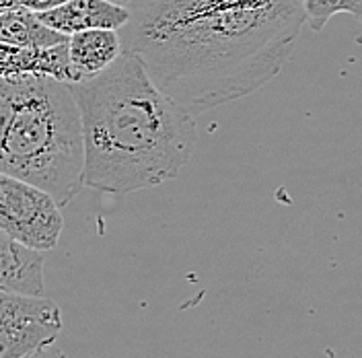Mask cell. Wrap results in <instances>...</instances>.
Segmentation results:
<instances>
[{
  "label": "cell",
  "instance_id": "1",
  "mask_svg": "<svg viewBox=\"0 0 362 358\" xmlns=\"http://www.w3.org/2000/svg\"><path fill=\"white\" fill-rule=\"evenodd\" d=\"M122 54L194 117L247 97L298 44L300 0H130Z\"/></svg>",
  "mask_w": 362,
  "mask_h": 358
},
{
  "label": "cell",
  "instance_id": "2",
  "mask_svg": "<svg viewBox=\"0 0 362 358\" xmlns=\"http://www.w3.org/2000/svg\"><path fill=\"white\" fill-rule=\"evenodd\" d=\"M68 87L81 117L85 187L126 196L177 178L194 157L196 117L132 56L119 54L99 74Z\"/></svg>",
  "mask_w": 362,
  "mask_h": 358
},
{
  "label": "cell",
  "instance_id": "3",
  "mask_svg": "<svg viewBox=\"0 0 362 358\" xmlns=\"http://www.w3.org/2000/svg\"><path fill=\"white\" fill-rule=\"evenodd\" d=\"M83 169L81 117L68 83L0 76V173L44 190L64 208L85 187Z\"/></svg>",
  "mask_w": 362,
  "mask_h": 358
},
{
  "label": "cell",
  "instance_id": "4",
  "mask_svg": "<svg viewBox=\"0 0 362 358\" xmlns=\"http://www.w3.org/2000/svg\"><path fill=\"white\" fill-rule=\"evenodd\" d=\"M64 229L62 208L44 190L0 173V231L23 246L52 251Z\"/></svg>",
  "mask_w": 362,
  "mask_h": 358
},
{
  "label": "cell",
  "instance_id": "5",
  "mask_svg": "<svg viewBox=\"0 0 362 358\" xmlns=\"http://www.w3.org/2000/svg\"><path fill=\"white\" fill-rule=\"evenodd\" d=\"M62 330L60 307L44 296L0 291V358H21L56 342Z\"/></svg>",
  "mask_w": 362,
  "mask_h": 358
},
{
  "label": "cell",
  "instance_id": "6",
  "mask_svg": "<svg viewBox=\"0 0 362 358\" xmlns=\"http://www.w3.org/2000/svg\"><path fill=\"white\" fill-rule=\"evenodd\" d=\"M40 21L49 29L72 35L87 29H122L128 21V8L117 6L107 0H68L64 4L37 13Z\"/></svg>",
  "mask_w": 362,
  "mask_h": 358
},
{
  "label": "cell",
  "instance_id": "7",
  "mask_svg": "<svg viewBox=\"0 0 362 358\" xmlns=\"http://www.w3.org/2000/svg\"><path fill=\"white\" fill-rule=\"evenodd\" d=\"M0 291L44 296V251L31 249L0 231Z\"/></svg>",
  "mask_w": 362,
  "mask_h": 358
},
{
  "label": "cell",
  "instance_id": "8",
  "mask_svg": "<svg viewBox=\"0 0 362 358\" xmlns=\"http://www.w3.org/2000/svg\"><path fill=\"white\" fill-rule=\"evenodd\" d=\"M45 74L64 83H74L68 62L66 42L49 47H17L0 44V76Z\"/></svg>",
  "mask_w": 362,
  "mask_h": 358
},
{
  "label": "cell",
  "instance_id": "9",
  "mask_svg": "<svg viewBox=\"0 0 362 358\" xmlns=\"http://www.w3.org/2000/svg\"><path fill=\"white\" fill-rule=\"evenodd\" d=\"M66 50L76 83L90 79L110 67L122 54V44L115 29H87L68 35Z\"/></svg>",
  "mask_w": 362,
  "mask_h": 358
},
{
  "label": "cell",
  "instance_id": "10",
  "mask_svg": "<svg viewBox=\"0 0 362 358\" xmlns=\"http://www.w3.org/2000/svg\"><path fill=\"white\" fill-rule=\"evenodd\" d=\"M68 37L49 29L40 17L23 6H13L0 13V44L17 47H49L64 44Z\"/></svg>",
  "mask_w": 362,
  "mask_h": 358
},
{
  "label": "cell",
  "instance_id": "11",
  "mask_svg": "<svg viewBox=\"0 0 362 358\" xmlns=\"http://www.w3.org/2000/svg\"><path fill=\"white\" fill-rule=\"evenodd\" d=\"M303 13H305V23L313 29L321 31L332 17L339 13L361 17L362 0H300Z\"/></svg>",
  "mask_w": 362,
  "mask_h": 358
},
{
  "label": "cell",
  "instance_id": "12",
  "mask_svg": "<svg viewBox=\"0 0 362 358\" xmlns=\"http://www.w3.org/2000/svg\"><path fill=\"white\" fill-rule=\"evenodd\" d=\"M68 0H19V6L31 11V13H45V11H52L60 4H64Z\"/></svg>",
  "mask_w": 362,
  "mask_h": 358
},
{
  "label": "cell",
  "instance_id": "13",
  "mask_svg": "<svg viewBox=\"0 0 362 358\" xmlns=\"http://www.w3.org/2000/svg\"><path fill=\"white\" fill-rule=\"evenodd\" d=\"M21 358H68L66 352L56 344V342H49V344H44L40 348H35L33 352L25 354Z\"/></svg>",
  "mask_w": 362,
  "mask_h": 358
},
{
  "label": "cell",
  "instance_id": "14",
  "mask_svg": "<svg viewBox=\"0 0 362 358\" xmlns=\"http://www.w3.org/2000/svg\"><path fill=\"white\" fill-rule=\"evenodd\" d=\"M13 6H19V0H0V13H4Z\"/></svg>",
  "mask_w": 362,
  "mask_h": 358
},
{
  "label": "cell",
  "instance_id": "15",
  "mask_svg": "<svg viewBox=\"0 0 362 358\" xmlns=\"http://www.w3.org/2000/svg\"><path fill=\"white\" fill-rule=\"evenodd\" d=\"M107 2H112V4H117V6H128V2H130V0H107Z\"/></svg>",
  "mask_w": 362,
  "mask_h": 358
}]
</instances>
